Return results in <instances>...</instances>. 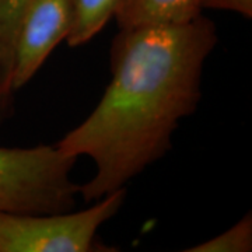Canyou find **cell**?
Listing matches in <instances>:
<instances>
[{"label":"cell","mask_w":252,"mask_h":252,"mask_svg":"<svg viewBox=\"0 0 252 252\" xmlns=\"http://www.w3.org/2000/svg\"><path fill=\"white\" fill-rule=\"evenodd\" d=\"M217 39L215 23L202 14L119 30L109 51L111 80L97 107L56 143L76 160L94 162V175L79 187L84 202L126 188L171 149L180 122L198 108Z\"/></svg>","instance_id":"1"},{"label":"cell","mask_w":252,"mask_h":252,"mask_svg":"<svg viewBox=\"0 0 252 252\" xmlns=\"http://www.w3.org/2000/svg\"><path fill=\"white\" fill-rule=\"evenodd\" d=\"M76 158L56 144L0 147V212L62 213L76 206Z\"/></svg>","instance_id":"2"},{"label":"cell","mask_w":252,"mask_h":252,"mask_svg":"<svg viewBox=\"0 0 252 252\" xmlns=\"http://www.w3.org/2000/svg\"><path fill=\"white\" fill-rule=\"evenodd\" d=\"M126 188L93 202L80 212H0V252H91L101 225L125 205Z\"/></svg>","instance_id":"3"},{"label":"cell","mask_w":252,"mask_h":252,"mask_svg":"<svg viewBox=\"0 0 252 252\" xmlns=\"http://www.w3.org/2000/svg\"><path fill=\"white\" fill-rule=\"evenodd\" d=\"M70 30L69 0H32L18 28L11 87L17 94L34 79Z\"/></svg>","instance_id":"4"},{"label":"cell","mask_w":252,"mask_h":252,"mask_svg":"<svg viewBox=\"0 0 252 252\" xmlns=\"http://www.w3.org/2000/svg\"><path fill=\"white\" fill-rule=\"evenodd\" d=\"M200 0H119L115 20L119 30L181 24L202 14Z\"/></svg>","instance_id":"5"},{"label":"cell","mask_w":252,"mask_h":252,"mask_svg":"<svg viewBox=\"0 0 252 252\" xmlns=\"http://www.w3.org/2000/svg\"><path fill=\"white\" fill-rule=\"evenodd\" d=\"M32 0H0V124L11 115L16 93L11 87L18 28Z\"/></svg>","instance_id":"6"},{"label":"cell","mask_w":252,"mask_h":252,"mask_svg":"<svg viewBox=\"0 0 252 252\" xmlns=\"http://www.w3.org/2000/svg\"><path fill=\"white\" fill-rule=\"evenodd\" d=\"M70 30L67 45L76 48L91 41L115 16L119 0H69Z\"/></svg>","instance_id":"7"},{"label":"cell","mask_w":252,"mask_h":252,"mask_svg":"<svg viewBox=\"0 0 252 252\" xmlns=\"http://www.w3.org/2000/svg\"><path fill=\"white\" fill-rule=\"evenodd\" d=\"M252 250V215L247 213L224 233L198 244L187 252H250Z\"/></svg>","instance_id":"8"},{"label":"cell","mask_w":252,"mask_h":252,"mask_svg":"<svg viewBox=\"0 0 252 252\" xmlns=\"http://www.w3.org/2000/svg\"><path fill=\"white\" fill-rule=\"evenodd\" d=\"M202 9L231 11L247 20L252 17V0H200Z\"/></svg>","instance_id":"9"}]
</instances>
